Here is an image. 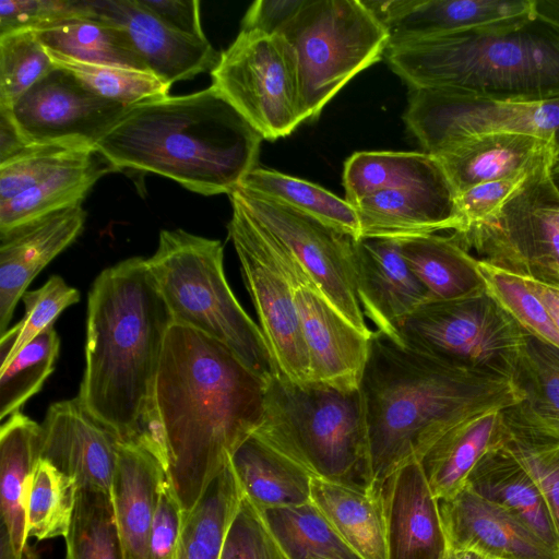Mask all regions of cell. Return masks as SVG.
<instances>
[{
  "label": "cell",
  "mask_w": 559,
  "mask_h": 559,
  "mask_svg": "<svg viewBox=\"0 0 559 559\" xmlns=\"http://www.w3.org/2000/svg\"><path fill=\"white\" fill-rule=\"evenodd\" d=\"M264 382L227 347L185 325L167 332L156 381L168 485L182 513L260 426Z\"/></svg>",
  "instance_id": "6da1fadb"
},
{
  "label": "cell",
  "mask_w": 559,
  "mask_h": 559,
  "mask_svg": "<svg viewBox=\"0 0 559 559\" xmlns=\"http://www.w3.org/2000/svg\"><path fill=\"white\" fill-rule=\"evenodd\" d=\"M173 319L146 259L102 271L87 301L85 369L76 396L119 438L151 451L165 468L155 391Z\"/></svg>",
  "instance_id": "7a4b0ae2"
},
{
  "label": "cell",
  "mask_w": 559,
  "mask_h": 559,
  "mask_svg": "<svg viewBox=\"0 0 559 559\" xmlns=\"http://www.w3.org/2000/svg\"><path fill=\"white\" fill-rule=\"evenodd\" d=\"M359 392L366 483L377 487L455 426L521 400L512 379L444 364L377 330Z\"/></svg>",
  "instance_id": "3957f363"
},
{
  "label": "cell",
  "mask_w": 559,
  "mask_h": 559,
  "mask_svg": "<svg viewBox=\"0 0 559 559\" xmlns=\"http://www.w3.org/2000/svg\"><path fill=\"white\" fill-rule=\"evenodd\" d=\"M262 140L211 85L131 106L94 147L118 170L156 174L204 195H229L258 167Z\"/></svg>",
  "instance_id": "277c9868"
},
{
  "label": "cell",
  "mask_w": 559,
  "mask_h": 559,
  "mask_svg": "<svg viewBox=\"0 0 559 559\" xmlns=\"http://www.w3.org/2000/svg\"><path fill=\"white\" fill-rule=\"evenodd\" d=\"M384 57L409 90L507 102L559 98V27L536 12L514 23L390 43Z\"/></svg>",
  "instance_id": "5b68a950"
},
{
  "label": "cell",
  "mask_w": 559,
  "mask_h": 559,
  "mask_svg": "<svg viewBox=\"0 0 559 559\" xmlns=\"http://www.w3.org/2000/svg\"><path fill=\"white\" fill-rule=\"evenodd\" d=\"M223 260L219 240L178 228L159 233L146 263L173 323L223 344L265 383L280 370L260 325L234 295Z\"/></svg>",
  "instance_id": "8992f818"
},
{
  "label": "cell",
  "mask_w": 559,
  "mask_h": 559,
  "mask_svg": "<svg viewBox=\"0 0 559 559\" xmlns=\"http://www.w3.org/2000/svg\"><path fill=\"white\" fill-rule=\"evenodd\" d=\"M253 433L312 477L367 485L359 390L301 385L275 373L264 383L263 418Z\"/></svg>",
  "instance_id": "52a82bcc"
},
{
  "label": "cell",
  "mask_w": 559,
  "mask_h": 559,
  "mask_svg": "<svg viewBox=\"0 0 559 559\" xmlns=\"http://www.w3.org/2000/svg\"><path fill=\"white\" fill-rule=\"evenodd\" d=\"M297 59L306 120L359 72L380 61L390 33L364 0H305L280 29Z\"/></svg>",
  "instance_id": "ba28073f"
},
{
  "label": "cell",
  "mask_w": 559,
  "mask_h": 559,
  "mask_svg": "<svg viewBox=\"0 0 559 559\" xmlns=\"http://www.w3.org/2000/svg\"><path fill=\"white\" fill-rule=\"evenodd\" d=\"M527 336L485 292L426 302L400 324L395 341L444 364L513 380Z\"/></svg>",
  "instance_id": "9c48e42d"
},
{
  "label": "cell",
  "mask_w": 559,
  "mask_h": 559,
  "mask_svg": "<svg viewBox=\"0 0 559 559\" xmlns=\"http://www.w3.org/2000/svg\"><path fill=\"white\" fill-rule=\"evenodd\" d=\"M211 75L212 85L263 139L286 136L306 121L296 55L278 33L240 31Z\"/></svg>",
  "instance_id": "30bf717a"
},
{
  "label": "cell",
  "mask_w": 559,
  "mask_h": 559,
  "mask_svg": "<svg viewBox=\"0 0 559 559\" xmlns=\"http://www.w3.org/2000/svg\"><path fill=\"white\" fill-rule=\"evenodd\" d=\"M555 164V163H554ZM554 164L532 171L490 216L453 238L480 260L540 281L559 269V190Z\"/></svg>",
  "instance_id": "8fae6325"
},
{
  "label": "cell",
  "mask_w": 559,
  "mask_h": 559,
  "mask_svg": "<svg viewBox=\"0 0 559 559\" xmlns=\"http://www.w3.org/2000/svg\"><path fill=\"white\" fill-rule=\"evenodd\" d=\"M404 121L424 152L437 155L468 138L510 132L551 139L559 151V98L507 102L455 90H408Z\"/></svg>",
  "instance_id": "7c38bea8"
},
{
  "label": "cell",
  "mask_w": 559,
  "mask_h": 559,
  "mask_svg": "<svg viewBox=\"0 0 559 559\" xmlns=\"http://www.w3.org/2000/svg\"><path fill=\"white\" fill-rule=\"evenodd\" d=\"M229 195L295 259L316 288L346 320L362 333L372 335L356 290L355 238L240 186Z\"/></svg>",
  "instance_id": "4fadbf2b"
},
{
  "label": "cell",
  "mask_w": 559,
  "mask_h": 559,
  "mask_svg": "<svg viewBox=\"0 0 559 559\" xmlns=\"http://www.w3.org/2000/svg\"><path fill=\"white\" fill-rule=\"evenodd\" d=\"M228 236L240 262L260 329L277 369L290 381L310 383V369L292 282L269 234L230 197Z\"/></svg>",
  "instance_id": "5bb4252c"
},
{
  "label": "cell",
  "mask_w": 559,
  "mask_h": 559,
  "mask_svg": "<svg viewBox=\"0 0 559 559\" xmlns=\"http://www.w3.org/2000/svg\"><path fill=\"white\" fill-rule=\"evenodd\" d=\"M129 108L97 96L55 64L7 110L31 145L95 148Z\"/></svg>",
  "instance_id": "9a60e30c"
},
{
  "label": "cell",
  "mask_w": 559,
  "mask_h": 559,
  "mask_svg": "<svg viewBox=\"0 0 559 559\" xmlns=\"http://www.w3.org/2000/svg\"><path fill=\"white\" fill-rule=\"evenodd\" d=\"M283 266L294 289L308 353L310 383L346 392L359 390L371 335L346 320L293 258L285 259Z\"/></svg>",
  "instance_id": "2e32d148"
},
{
  "label": "cell",
  "mask_w": 559,
  "mask_h": 559,
  "mask_svg": "<svg viewBox=\"0 0 559 559\" xmlns=\"http://www.w3.org/2000/svg\"><path fill=\"white\" fill-rule=\"evenodd\" d=\"M438 501L451 550L472 551L485 559H559V551L524 521L468 486Z\"/></svg>",
  "instance_id": "e0dca14e"
},
{
  "label": "cell",
  "mask_w": 559,
  "mask_h": 559,
  "mask_svg": "<svg viewBox=\"0 0 559 559\" xmlns=\"http://www.w3.org/2000/svg\"><path fill=\"white\" fill-rule=\"evenodd\" d=\"M121 441L78 397L52 403L41 424L39 457L73 478L80 488L109 493Z\"/></svg>",
  "instance_id": "ac0fdd59"
},
{
  "label": "cell",
  "mask_w": 559,
  "mask_h": 559,
  "mask_svg": "<svg viewBox=\"0 0 559 559\" xmlns=\"http://www.w3.org/2000/svg\"><path fill=\"white\" fill-rule=\"evenodd\" d=\"M85 219L75 205L0 231V336L32 281L81 235Z\"/></svg>",
  "instance_id": "d6986e66"
},
{
  "label": "cell",
  "mask_w": 559,
  "mask_h": 559,
  "mask_svg": "<svg viewBox=\"0 0 559 559\" xmlns=\"http://www.w3.org/2000/svg\"><path fill=\"white\" fill-rule=\"evenodd\" d=\"M357 296L376 330L395 340L400 324L430 301L412 271L400 239L360 238L355 241Z\"/></svg>",
  "instance_id": "ffe728a7"
},
{
  "label": "cell",
  "mask_w": 559,
  "mask_h": 559,
  "mask_svg": "<svg viewBox=\"0 0 559 559\" xmlns=\"http://www.w3.org/2000/svg\"><path fill=\"white\" fill-rule=\"evenodd\" d=\"M95 19L121 27L150 72L173 83L212 72L221 53L205 39L190 37L167 27L136 0H90Z\"/></svg>",
  "instance_id": "44dd1931"
},
{
  "label": "cell",
  "mask_w": 559,
  "mask_h": 559,
  "mask_svg": "<svg viewBox=\"0 0 559 559\" xmlns=\"http://www.w3.org/2000/svg\"><path fill=\"white\" fill-rule=\"evenodd\" d=\"M388 559H443L449 548L439 501L417 460L381 484Z\"/></svg>",
  "instance_id": "7402d4cb"
},
{
  "label": "cell",
  "mask_w": 559,
  "mask_h": 559,
  "mask_svg": "<svg viewBox=\"0 0 559 559\" xmlns=\"http://www.w3.org/2000/svg\"><path fill=\"white\" fill-rule=\"evenodd\" d=\"M390 43L487 28L535 14V0H364Z\"/></svg>",
  "instance_id": "603a6c76"
},
{
  "label": "cell",
  "mask_w": 559,
  "mask_h": 559,
  "mask_svg": "<svg viewBox=\"0 0 559 559\" xmlns=\"http://www.w3.org/2000/svg\"><path fill=\"white\" fill-rule=\"evenodd\" d=\"M435 156L457 195L484 182L516 177L554 164L559 151L551 139L493 132L468 138Z\"/></svg>",
  "instance_id": "cb8c5ba5"
},
{
  "label": "cell",
  "mask_w": 559,
  "mask_h": 559,
  "mask_svg": "<svg viewBox=\"0 0 559 559\" xmlns=\"http://www.w3.org/2000/svg\"><path fill=\"white\" fill-rule=\"evenodd\" d=\"M166 483V471L151 451L119 444L109 495L127 559H148L153 523Z\"/></svg>",
  "instance_id": "d4e9b609"
},
{
  "label": "cell",
  "mask_w": 559,
  "mask_h": 559,
  "mask_svg": "<svg viewBox=\"0 0 559 559\" xmlns=\"http://www.w3.org/2000/svg\"><path fill=\"white\" fill-rule=\"evenodd\" d=\"M352 205L359 218L360 238L403 239L461 228L454 189L385 190Z\"/></svg>",
  "instance_id": "484cf974"
},
{
  "label": "cell",
  "mask_w": 559,
  "mask_h": 559,
  "mask_svg": "<svg viewBox=\"0 0 559 559\" xmlns=\"http://www.w3.org/2000/svg\"><path fill=\"white\" fill-rule=\"evenodd\" d=\"M510 435L502 411L479 414L444 433L418 461L436 498L462 490L480 460L504 447Z\"/></svg>",
  "instance_id": "4316f807"
},
{
  "label": "cell",
  "mask_w": 559,
  "mask_h": 559,
  "mask_svg": "<svg viewBox=\"0 0 559 559\" xmlns=\"http://www.w3.org/2000/svg\"><path fill=\"white\" fill-rule=\"evenodd\" d=\"M311 501L361 559H388L381 486L312 477Z\"/></svg>",
  "instance_id": "83f0119b"
},
{
  "label": "cell",
  "mask_w": 559,
  "mask_h": 559,
  "mask_svg": "<svg viewBox=\"0 0 559 559\" xmlns=\"http://www.w3.org/2000/svg\"><path fill=\"white\" fill-rule=\"evenodd\" d=\"M513 382L521 400L502 411L510 429L559 440V349L528 335Z\"/></svg>",
  "instance_id": "f1b7e54d"
},
{
  "label": "cell",
  "mask_w": 559,
  "mask_h": 559,
  "mask_svg": "<svg viewBox=\"0 0 559 559\" xmlns=\"http://www.w3.org/2000/svg\"><path fill=\"white\" fill-rule=\"evenodd\" d=\"M41 425L21 412L0 429L1 531L16 555L26 552V501L32 474L39 460Z\"/></svg>",
  "instance_id": "f546056e"
},
{
  "label": "cell",
  "mask_w": 559,
  "mask_h": 559,
  "mask_svg": "<svg viewBox=\"0 0 559 559\" xmlns=\"http://www.w3.org/2000/svg\"><path fill=\"white\" fill-rule=\"evenodd\" d=\"M229 462L243 495L260 511L311 501L312 476L254 433L236 448Z\"/></svg>",
  "instance_id": "4dcf8cb0"
},
{
  "label": "cell",
  "mask_w": 559,
  "mask_h": 559,
  "mask_svg": "<svg viewBox=\"0 0 559 559\" xmlns=\"http://www.w3.org/2000/svg\"><path fill=\"white\" fill-rule=\"evenodd\" d=\"M466 486L515 514L559 551V540L538 485L506 445L480 460Z\"/></svg>",
  "instance_id": "1f68e13d"
},
{
  "label": "cell",
  "mask_w": 559,
  "mask_h": 559,
  "mask_svg": "<svg viewBox=\"0 0 559 559\" xmlns=\"http://www.w3.org/2000/svg\"><path fill=\"white\" fill-rule=\"evenodd\" d=\"M343 185L350 204L385 190L453 189L439 159L426 152H356L345 162Z\"/></svg>",
  "instance_id": "d6a6232c"
},
{
  "label": "cell",
  "mask_w": 559,
  "mask_h": 559,
  "mask_svg": "<svg viewBox=\"0 0 559 559\" xmlns=\"http://www.w3.org/2000/svg\"><path fill=\"white\" fill-rule=\"evenodd\" d=\"M401 251L427 289L430 301H450L486 292L478 259L452 235H423L400 239Z\"/></svg>",
  "instance_id": "836d02e7"
},
{
  "label": "cell",
  "mask_w": 559,
  "mask_h": 559,
  "mask_svg": "<svg viewBox=\"0 0 559 559\" xmlns=\"http://www.w3.org/2000/svg\"><path fill=\"white\" fill-rule=\"evenodd\" d=\"M118 169L95 148L62 165L32 188L0 203V231L81 205L104 175Z\"/></svg>",
  "instance_id": "e575fe53"
},
{
  "label": "cell",
  "mask_w": 559,
  "mask_h": 559,
  "mask_svg": "<svg viewBox=\"0 0 559 559\" xmlns=\"http://www.w3.org/2000/svg\"><path fill=\"white\" fill-rule=\"evenodd\" d=\"M243 491L230 462L182 513L177 559H219Z\"/></svg>",
  "instance_id": "d590c367"
},
{
  "label": "cell",
  "mask_w": 559,
  "mask_h": 559,
  "mask_svg": "<svg viewBox=\"0 0 559 559\" xmlns=\"http://www.w3.org/2000/svg\"><path fill=\"white\" fill-rule=\"evenodd\" d=\"M34 32L52 56L83 63L148 71L127 33L107 21L79 19Z\"/></svg>",
  "instance_id": "8d00e7d4"
},
{
  "label": "cell",
  "mask_w": 559,
  "mask_h": 559,
  "mask_svg": "<svg viewBox=\"0 0 559 559\" xmlns=\"http://www.w3.org/2000/svg\"><path fill=\"white\" fill-rule=\"evenodd\" d=\"M360 239L355 207L326 189L277 170L255 167L239 185Z\"/></svg>",
  "instance_id": "74e56055"
},
{
  "label": "cell",
  "mask_w": 559,
  "mask_h": 559,
  "mask_svg": "<svg viewBox=\"0 0 559 559\" xmlns=\"http://www.w3.org/2000/svg\"><path fill=\"white\" fill-rule=\"evenodd\" d=\"M261 512L288 559H361L312 501Z\"/></svg>",
  "instance_id": "f35d334b"
},
{
  "label": "cell",
  "mask_w": 559,
  "mask_h": 559,
  "mask_svg": "<svg viewBox=\"0 0 559 559\" xmlns=\"http://www.w3.org/2000/svg\"><path fill=\"white\" fill-rule=\"evenodd\" d=\"M66 559H127L110 495L80 488L70 528Z\"/></svg>",
  "instance_id": "ab89813d"
},
{
  "label": "cell",
  "mask_w": 559,
  "mask_h": 559,
  "mask_svg": "<svg viewBox=\"0 0 559 559\" xmlns=\"http://www.w3.org/2000/svg\"><path fill=\"white\" fill-rule=\"evenodd\" d=\"M80 487L70 476L39 457L26 501V534L37 540L66 537Z\"/></svg>",
  "instance_id": "60d3db41"
},
{
  "label": "cell",
  "mask_w": 559,
  "mask_h": 559,
  "mask_svg": "<svg viewBox=\"0 0 559 559\" xmlns=\"http://www.w3.org/2000/svg\"><path fill=\"white\" fill-rule=\"evenodd\" d=\"M59 349L60 338L52 326L37 335L0 369V419L20 412L41 390L53 371Z\"/></svg>",
  "instance_id": "b9f144b4"
},
{
  "label": "cell",
  "mask_w": 559,
  "mask_h": 559,
  "mask_svg": "<svg viewBox=\"0 0 559 559\" xmlns=\"http://www.w3.org/2000/svg\"><path fill=\"white\" fill-rule=\"evenodd\" d=\"M486 292L531 336L559 349V331L539 298L522 276L478 259Z\"/></svg>",
  "instance_id": "7bdbcfd3"
},
{
  "label": "cell",
  "mask_w": 559,
  "mask_h": 559,
  "mask_svg": "<svg viewBox=\"0 0 559 559\" xmlns=\"http://www.w3.org/2000/svg\"><path fill=\"white\" fill-rule=\"evenodd\" d=\"M51 56L56 66L71 72L97 96L131 107L168 95L170 85L148 71L78 62Z\"/></svg>",
  "instance_id": "ee69618b"
},
{
  "label": "cell",
  "mask_w": 559,
  "mask_h": 559,
  "mask_svg": "<svg viewBox=\"0 0 559 559\" xmlns=\"http://www.w3.org/2000/svg\"><path fill=\"white\" fill-rule=\"evenodd\" d=\"M21 299L24 304L22 320L0 338V369L37 335L52 328L64 309L79 302L80 293L61 276L52 275L39 288L25 292Z\"/></svg>",
  "instance_id": "f6af8a7d"
},
{
  "label": "cell",
  "mask_w": 559,
  "mask_h": 559,
  "mask_svg": "<svg viewBox=\"0 0 559 559\" xmlns=\"http://www.w3.org/2000/svg\"><path fill=\"white\" fill-rule=\"evenodd\" d=\"M53 68L50 53L34 31L0 36V108L11 109Z\"/></svg>",
  "instance_id": "bcb514c9"
},
{
  "label": "cell",
  "mask_w": 559,
  "mask_h": 559,
  "mask_svg": "<svg viewBox=\"0 0 559 559\" xmlns=\"http://www.w3.org/2000/svg\"><path fill=\"white\" fill-rule=\"evenodd\" d=\"M92 147L64 145H29L0 164V203L40 182L62 165L78 158Z\"/></svg>",
  "instance_id": "7dc6e473"
},
{
  "label": "cell",
  "mask_w": 559,
  "mask_h": 559,
  "mask_svg": "<svg viewBox=\"0 0 559 559\" xmlns=\"http://www.w3.org/2000/svg\"><path fill=\"white\" fill-rule=\"evenodd\" d=\"M506 448L538 485L559 540V440L528 436L511 429Z\"/></svg>",
  "instance_id": "c3c4849f"
},
{
  "label": "cell",
  "mask_w": 559,
  "mask_h": 559,
  "mask_svg": "<svg viewBox=\"0 0 559 559\" xmlns=\"http://www.w3.org/2000/svg\"><path fill=\"white\" fill-rule=\"evenodd\" d=\"M95 19L90 0H0V36Z\"/></svg>",
  "instance_id": "681fc988"
},
{
  "label": "cell",
  "mask_w": 559,
  "mask_h": 559,
  "mask_svg": "<svg viewBox=\"0 0 559 559\" xmlns=\"http://www.w3.org/2000/svg\"><path fill=\"white\" fill-rule=\"evenodd\" d=\"M219 559H288L262 512L245 495Z\"/></svg>",
  "instance_id": "f907efd6"
},
{
  "label": "cell",
  "mask_w": 559,
  "mask_h": 559,
  "mask_svg": "<svg viewBox=\"0 0 559 559\" xmlns=\"http://www.w3.org/2000/svg\"><path fill=\"white\" fill-rule=\"evenodd\" d=\"M531 173L484 182L457 194L461 228L454 234L465 231L495 213L523 185Z\"/></svg>",
  "instance_id": "816d5d0a"
},
{
  "label": "cell",
  "mask_w": 559,
  "mask_h": 559,
  "mask_svg": "<svg viewBox=\"0 0 559 559\" xmlns=\"http://www.w3.org/2000/svg\"><path fill=\"white\" fill-rule=\"evenodd\" d=\"M181 518L182 511L167 481L153 523L148 559H177Z\"/></svg>",
  "instance_id": "f5cc1de1"
},
{
  "label": "cell",
  "mask_w": 559,
  "mask_h": 559,
  "mask_svg": "<svg viewBox=\"0 0 559 559\" xmlns=\"http://www.w3.org/2000/svg\"><path fill=\"white\" fill-rule=\"evenodd\" d=\"M167 27L180 34L205 39L198 0H136Z\"/></svg>",
  "instance_id": "db71d44e"
},
{
  "label": "cell",
  "mask_w": 559,
  "mask_h": 559,
  "mask_svg": "<svg viewBox=\"0 0 559 559\" xmlns=\"http://www.w3.org/2000/svg\"><path fill=\"white\" fill-rule=\"evenodd\" d=\"M305 0H258L247 10L240 31H258L273 35L290 20Z\"/></svg>",
  "instance_id": "11a10c76"
},
{
  "label": "cell",
  "mask_w": 559,
  "mask_h": 559,
  "mask_svg": "<svg viewBox=\"0 0 559 559\" xmlns=\"http://www.w3.org/2000/svg\"><path fill=\"white\" fill-rule=\"evenodd\" d=\"M29 145L20 134L9 111L0 108V164L16 156Z\"/></svg>",
  "instance_id": "9f6ffc18"
},
{
  "label": "cell",
  "mask_w": 559,
  "mask_h": 559,
  "mask_svg": "<svg viewBox=\"0 0 559 559\" xmlns=\"http://www.w3.org/2000/svg\"><path fill=\"white\" fill-rule=\"evenodd\" d=\"M530 289L539 298L547 309L554 324L559 331V286L540 281L531 275L520 274Z\"/></svg>",
  "instance_id": "6f0895ef"
},
{
  "label": "cell",
  "mask_w": 559,
  "mask_h": 559,
  "mask_svg": "<svg viewBox=\"0 0 559 559\" xmlns=\"http://www.w3.org/2000/svg\"><path fill=\"white\" fill-rule=\"evenodd\" d=\"M535 12L559 27V0H535Z\"/></svg>",
  "instance_id": "680465c9"
},
{
  "label": "cell",
  "mask_w": 559,
  "mask_h": 559,
  "mask_svg": "<svg viewBox=\"0 0 559 559\" xmlns=\"http://www.w3.org/2000/svg\"><path fill=\"white\" fill-rule=\"evenodd\" d=\"M0 559H34V556L29 549L22 555H16L9 542L8 536L3 531H1Z\"/></svg>",
  "instance_id": "91938a15"
},
{
  "label": "cell",
  "mask_w": 559,
  "mask_h": 559,
  "mask_svg": "<svg viewBox=\"0 0 559 559\" xmlns=\"http://www.w3.org/2000/svg\"><path fill=\"white\" fill-rule=\"evenodd\" d=\"M443 559H485V558L475 552H472V551L449 549Z\"/></svg>",
  "instance_id": "94428289"
},
{
  "label": "cell",
  "mask_w": 559,
  "mask_h": 559,
  "mask_svg": "<svg viewBox=\"0 0 559 559\" xmlns=\"http://www.w3.org/2000/svg\"><path fill=\"white\" fill-rule=\"evenodd\" d=\"M551 178L555 186L559 190V158L555 162V164L551 167Z\"/></svg>",
  "instance_id": "6125c7cd"
},
{
  "label": "cell",
  "mask_w": 559,
  "mask_h": 559,
  "mask_svg": "<svg viewBox=\"0 0 559 559\" xmlns=\"http://www.w3.org/2000/svg\"><path fill=\"white\" fill-rule=\"evenodd\" d=\"M544 282L551 283V284H555V285L559 286V269H558V270L552 271V272L547 276V278H546Z\"/></svg>",
  "instance_id": "be15d7a7"
}]
</instances>
